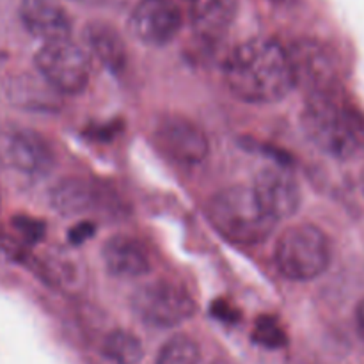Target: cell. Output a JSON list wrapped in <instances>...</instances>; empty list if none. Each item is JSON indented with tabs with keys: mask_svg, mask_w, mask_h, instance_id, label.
<instances>
[{
	"mask_svg": "<svg viewBox=\"0 0 364 364\" xmlns=\"http://www.w3.org/2000/svg\"><path fill=\"white\" fill-rule=\"evenodd\" d=\"M224 82L235 98L256 105L281 102L295 87L287 48L267 38L249 39L231 50Z\"/></svg>",
	"mask_w": 364,
	"mask_h": 364,
	"instance_id": "6da1fadb",
	"label": "cell"
},
{
	"mask_svg": "<svg viewBox=\"0 0 364 364\" xmlns=\"http://www.w3.org/2000/svg\"><path fill=\"white\" fill-rule=\"evenodd\" d=\"M301 121L309 141L333 159H352L364 146V123L338 89L309 95Z\"/></svg>",
	"mask_w": 364,
	"mask_h": 364,
	"instance_id": "7a4b0ae2",
	"label": "cell"
},
{
	"mask_svg": "<svg viewBox=\"0 0 364 364\" xmlns=\"http://www.w3.org/2000/svg\"><path fill=\"white\" fill-rule=\"evenodd\" d=\"M206 215L219 235L237 245L263 244L276 230V220L245 185H231L213 194Z\"/></svg>",
	"mask_w": 364,
	"mask_h": 364,
	"instance_id": "3957f363",
	"label": "cell"
},
{
	"mask_svg": "<svg viewBox=\"0 0 364 364\" xmlns=\"http://www.w3.org/2000/svg\"><path fill=\"white\" fill-rule=\"evenodd\" d=\"M276 267L287 279L306 283L322 276L333 259L331 240L315 224L288 226L274 249Z\"/></svg>",
	"mask_w": 364,
	"mask_h": 364,
	"instance_id": "277c9868",
	"label": "cell"
},
{
	"mask_svg": "<svg viewBox=\"0 0 364 364\" xmlns=\"http://www.w3.org/2000/svg\"><path fill=\"white\" fill-rule=\"evenodd\" d=\"M39 77L59 95H78L91 78V59L80 45L66 39L43 43L34 57Z\"/></svg>",
	"mask_w": 364,
	"mask_h": 364,
	"instance_id": "5b68a950",
	"label": "cell"
},
{
	"mask_svg": "<svg viewBox=\"0 0 364 364\" xmlns=\"http://www.w3.org/2000/svg\"><path fill=\"white\" fill-rule=\"evenodd\" d=\"M134 313L153 327H176L196 313V301L183 284L156 279L141 284L132 295Z\"/></svg>",
	"mask_w": 364,
	"mask_h": 364,
	"instance_id": "8992f818",
	"label": "cell"
},
{
	"mask_svg": "<svg viewBox=\"0 0 364 364\" xmlns=\"http://www.w3.org/2000/svg\"><path fill=\"white\" fill-rule=\"evenodd\" d=\"M287 52L295 87L308 96L338 89L340 64L329 45L318 39H299Z\"/></svg>",
	"mask_w": 364,
	"mask_h": 364,
	"instance_id": "52a82bcc",
	"label": "cell"
},
{
	"mask_svg": "<svg viewBox=\"0 0 364 364\" xmlns=\"http://www.w3.org/2000/svg\"><path fill=\"white\" fill-rule=\"evenodd\" d=\"M153 139L160 151L185 166L201 164L210 153L208 135L196 121L183 114L167 112L156 117Z\"/></svg>",
	"mask_w": 364,
	"mask_h": 364,
	"instance_id": "ba28073f",
	"label": "cell"
},
{
	"mask_svg": "<svg viewBox=\"0 0 364 364\" xmlns=\"http://www.w3.org/2000/svg\"><path fill=\"white\" fill-rule=\"evenodd\" d=\"M183 18L174 0H139L128 18V31L146 46H166L181 31Z\"/></svg>",
	"mask_w": 364,
	"mask_h": 364,
	"instance_id": "9c48e42d",
	"label": "cell"
},
{
	"mask_svg": "<svg viewBox=\"0 0 364 364\" xmlns=\"http://www.w3.org/2000/svg\"><path fill=\"white\" fill-rule=\"evenodd\" d=\"M252 192L259 205L274 220H287L297 213L302 203V191L297 178L283 166H267L256 173Z\"/></svg>",
	"mask_w": 364,
	"mask_h": 364,
	"instance_id": "30bf717a",
	"label": "cell"
},
{
	"mask_svg": "<svg viewBox=\"0 0 364 364\" xmlns=\"http://www.w3.org/2000/svg\"><path fill=\"white\" fill-rule=\"evenodd\" d=\"M0 155L11 167L32 176L46 174L55 162L50 142L41 134L28 128L9 132L4 137Z\"/></svg>",
	"mask_w": 364,
	"mask_h": 364,
	"instance_id": "8fae6325",
	"label": "cell"
},
{
	"mask_svg": "<svg viewBox=\"0 0 364 364\" xmlns=\"http://www.w3.org/2000/svg\"><path fill=\"white\" fill-rule=\"evenodd\" d=\"M18 14L25 31L43 43L66 39L73 31L70 14L57 0H21Z\"/></svg>",
	"mask_w": 364,
	"mask_h": 364,
	"instance_id": "7c38bea8",
	"label": "cell"
},
{
	"mask_svg": "<svg viewBox=\"0 0 364 364\" xmlns=\"http://www.w3.org/2000/svg\"><path fill=\"white\" fill-rule=\"evenodd\" d=\"M102 258L107 270L121 279H139L151 270L148 249L130 235H114L103 244Z\"/></svg>",
	"mask_w": 364,
	"mask_h": 364,
	"instance_id": "4fadbf2b",
	"label": "cell"
},
{
	"mask_svg": "<svg viewBox=\"0 0 364 364\" xmlns=\"http://www.w3.org/2000/svg\"><path fill=\"white\" fill-rule=\"evenodd\" d=\"M50 205L64 217H80L98 212L96 208L103 205V192L84 178L68 176L52 187Z\"/></svg>",
	"mask_w": 364,
	"mask_h": 364,
	"instance_id": "5bb4252c",
	"label": "cell"
},
{
	"mask_svg": "<svg viewBox=\"0 0 364 364\" xmlns=\"http://www.w3.org/2000/svg\"><path fill=\"white\" fill-rule=\"evenodd\" d=\"M238 11V0H191V20L203 39L226 34Z\"/></svg>",
	"mask_w": 364,
	"mask_h": 364,
	"instance_id": "9a60e30c",
	"label": "cell"
},
{
	"mask_svg": "<svg viewBox=\"0 0 364 364\" xmlns=\"http://www.w3.org/2000/svg\"><path fill=\"white\" fill-rule=\"evenodd\" d=\"M84 36L89 50L98 57L107 70L117 73L127 68V45L116 27L107 21H91L85 27Z\"/></svg>",
	"mask_w": 364,
	"mask_h": 364,
	"instance_id": "2e32d148",
	"label": "cell"
},
{
	"mask_svg": "<svg viewBox=\"0 0 364 364\" xmlns=\"http://www.w3.org/2000/svg\"><path fill=\"white\" fill-rule=\"evenodd\" d=\"M103 355L114 364H139L144 355V347L134 333L116 329L103 341Z\"/></svg>",
	"mask_w": 364,
	"mask_h": 364,
	"instance_id": "e0dca14e",
	"label": "cell"
},
{
	"mask_svg": "<svg viewBox=\"0 0 364 364\" xmlns=\"http://www.w3.org/2000/svg\"><path fill=\"white\" fill-rule=\"evenodd\" d=\"M199 359L201 348L198 341L187 334H176L160 348L156 364H198Z\"/></svg>",
	"mask_w": 364,
	"mask_h": 364,
	"instance_id": "ac0fdd59",
	"label": "cell"
},
{
	"mask_svg": "<svg viewBox=\"0 0 364 364\" xmlns=\"http://www.w3.org/2000/svg\"><path fill=\"white\" fill-rule=\"evenodd\" d=\"M252 341L263 348L276 350V348H283L288 343V336L279 320L265 315L256 320L255 331H252Z\"/></svg>",
	"mask_w": 364,
	"mask_h": 364,
	"instance_id": "d6986e66",
	"label": "cell"
},
{
	"mask_svg": "<svg viewBox=\"0 0 364 364\" xmlns=\"http://www.w3.org/2000/svg\"><path fill=\"white\" fill-rule=\"evenodd\" d=\"M13 228L16 230L18 237L25 242H34L41 240L45 235V224L38 219H32L28 215H16L13 217Z\"/></svg>",
	"mask_w": 364,
	"mask_h": 364,
	"instance_id": "ffe728a7",
	"label": "cell"
},
{
	"mask_svg": "<svg viewBox=\"0 0 364 364\" xmlns=\"http://www.w3.org/2000/svg\"><path fill=\"white\" fill-rule=\"evenodd\" d=\"M212 313L215 318L220 320V322L233 323L240 318V313H238V309L233 308V306H231L228 301H217L215 304L212 306Z\"/></svg>",
	"mask_w": 364,
	"mask_h": 364,
	"instance_id": "44dd1931",
	"label": "cell"
},
{
	"mask_svg": "<svg viewBox=\"0 0 364 364\" xmlns=\"http://www.w3.org/2000/svg\"><path fill=\"white\" fill-rule=\"evenodd\" d=\"M95 231H96L95 224L82 223V224H78V226L71 228L70 233H68V237H70L68 240H70L73 245H80V244H84L85 240H89V238L95 235Z\"/></svg>",
	"mask_w": 364,
	"mask_h": 364,
	"instance_id": "7402d4cb",
	"label": "cell"
},
{
	"mask_svg": "<svg viewBox=\"0 0 364 364\" xmlns=\"http://www.w3.org/2000/svg\"><path fill=\"white\" fill-rule=\"evenodd\" d=\"M355 323H358V331L364 340V299L358 304L355 308Z\"/></svg>",
	"mask_w": 364,
	"mask_h": 364,
	"instance_id": "603a6c76",
	"label": "cell"
},
{
	"mask_svg": "<svg viewBox=\"0 0 364 364\" xmlns=\"http://www.w3.org/2000/svg\"><path fill=\"white\" fill-rule=\"evenodd\" d=\"M272 4H276V6H288V4H294L295 0H270Z\"/></svg>",
	"mask_w": 364,
	"mask_h": 364,
	"instance_id": "cb8c5ba5",
	"label": "cell"
},
{
	"mask_svg": "<svg viewBox=\"0 0 364 364\" xmlns=\"http://www.w3.org/2000/svg\"><path fill=\"white\" fill-rule=\"evenodd\" d=\"M361 188H363V194H364V169H363V173H361Z\"/></svg>",
	"mask_w": 364,
	"mask_h": 364,
	"instance_id": "d4e9b609",
	"label": "cell"
},
{
	"mask_svg": "<svg viewBox=\"0 0 364 364\" xmlns=\"http://www.w3.org/2000/svg\"><path fill=\"white\" fill-rule=\"evenodd\" d=\"M212 364H228V363H224V361H220V359H217V361H213Z\"/></svg>",
	"mask_w": 364,
	"mask_h": 364,
	"instance_id": "484cf974",
	"label": "cell"
},
{
	"mask_svg": "<svg viewBox=\"0 0 364 364\" xmlns=\"http://www.w3.org/2000/svg\"><path fill=\"white\" fill-rule=\"evenodd\" d=\"M0 208H2V194H0Z\"/></svg>",
	"mask_w": 364,
	"mask_h": 364,
	"instance_id": "4316f807",
	"label": "cell"
}]
</instances>
